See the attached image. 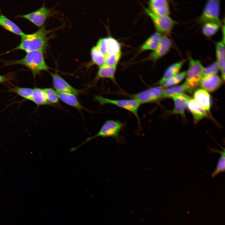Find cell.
I'll list each match as a JSON object with an SVG mask.
<instances>
[{"instance_id":"cell-1","label":"cell","mask_w":225,"mask_h":225,"mask_svg":"<svg viewBox=\"0 0 225 225\" xmlns=\"http://www.w3.org/2000/svg\"><path fill=\"white\" fill-rule=\"evenodd\" d=\"M51 31L42 27L36 32L29 34H25L21 37L19 44L12 50L0 54V56L17 50H23L27 53L33 51H44L48 45V35Z\"/></svg>"},{"instance_id":"cell-2","label":"cell","mask_w":225,"mask_h":225,"mask_svg":"<svg viewBox=\"0 0 225 225\" xmlns=\"http://www.w3.org/2000/svg\"><path fill=\"white\" fill-rule=\"evenodd\" d=\"M2 61L5 66L20 65L26 67L31 71L34 78L42 71H48L50 68L45 61L42 50L27 53L23 58L19 59Z\"/></svg>"},{"instance_id":"cell-3","label":"cell","mask_w":225,"mask_h":225,"mask_svg":"<svg viewBox=\"0 0 225 225\" xmlns=\"http://www.w3.org/2000/svg\"><path fill=\"white\" fill-rule=\"evenodd\" d=\"M124 125L119 121L108 120L106 121L98 132L93 136L88 138L84 141L77 146L72 148L70 150L73 152L92 139L99 137L111 138L115 139L118 142L122 140L120 133Z\"/></svg>"},{"instance_id":"cell-4","label":"cell","mask_w":225,"mask_h":225,"mask_svg":"<svg viewBox=\"0 0 225 225\" xmlns=\"http://www.w3.org/2000/svg\"><path fill=\"white\" fill-rule=\"evenodd\" d=\"M188 60L189 66L185 83L188 92L192 93L193 91L200 85L204 67L199 61L194 59L190 56L188 57Z\"/></svg>"},{"instance_id":"cell-5","label":"cell","mask_w":225,"mask_h":225,"mask_svg":"<svg viewBox=\"0 0 225 225\" xmlns=\"http://www.w3.org/2000/svg\"><path fill=\"white\" fill-rule=\"evenodd\" d=\"M94 98L95 100L101 105L113 104L132 112L136 116L138 126H140L138 111L141 104L136 100L134 99H112L98 95L95 96Z\"/></svg>"},{"instance_id":"cell-6","label":"cell","mask_w":225,"mask_h":225,"mask_svg":"<svg viewBox=\"0 0 225 225\" xmlns=\"http://www.w3.org/2000/svg\"><path fill=\"white\" fill-rule=\"evenodd\" d=\"M220 2L217 0H209L206 2L198 20L201 23L212 22L220 26L222 22L220 19Z\"/></svg>"},{"instance_id":"cell-7","label":"cell","mask_w":225,"mask_h":225,"mask_svg":"<svg viewBox=\"0 0 225 225\" xmlns=\"http://www.w3.org/2000/svg\"><path fill=\"white\" fill-rule=\"evenodd\" d=\"M144 11L152 20L157 32L165 35L171 32L176 23L175 20L169 16H161L154 14L146 8H145Z\"/></svg>"},{"instance_id":"cell-8","label":"cell","mask_w":225,"mask_h":225,"mask_svg":"<svg viewBox=\"0 0 225 225\" xmlns=\"http://www.w3.org/2000/svg\"><path fill=\"white\" fill-rule=\"evenodd\" d=\"M163 91V87L161 86L151 87L133 95V99L141 104L154 102L162 98Z\"/></svg>"},{"instance_id":"cell-9","label":"cell","mask_w":225,"mask_h":225,"mask_svg":"<svg viewBox=\"0 0 225 225\" xmlns=\"http://www.w3.org/2000/svg\"><path fill=\"white\" fill-rule=\"evenodd\" d=\"M50 9L44 5L28 13L18 15L17 17L27 19L37 27H42L46 20L51 15Z\"/></svg>"},{"instance_id":"cell-10","label":"cell","mask_w":225,"mask_h":225,"mask_svg":"<svg viewBox=\"0 0 225 225\" xmlns=\"http://www.w3.org/2000/svg\"><path fill=\"white\" fill-rule=\"evenodd\" d=\"M172 45L171 40L167 35H162L159 43L157 48L145 59L155 62L166 54Z\"/></svg>"},{"instance_id":"cell-11","label":"cell","mask_w":225,"mask_h":225,"mask_svg":"<svg viewBox=\"0 0 225 225\" xmlns=\"http://www.w3.org/2000/svg\"><path fill=\"white\" fill-rule=\"evenodd\" d=\"M52 78L53 87L57 92L71 93L78 95L82 90L74 88L67 82L58 72H50Z\"/></svg>"},{"instance_id":"cell-12","label":"cell","mask_w":225,"mask_h":225,"mask_svg":"<svg viewBox=\"0 0 225 225\" xmlns=\"http://www.w3.org/2000/svg\"><path fill=\"white\" fill-rule=\"evenodd\" d=\"M148 9L152 13L161 16H169V3L166 0H151L148 2Z\"/></svg>"},{"instance_id":"cell-13","label":"cell","mask_w":225,"mask_h":225,"mask_svg":"<svg viewBox=\"0 0 225 225\" xmlns=\"http://www.w3.org/2000/svg\"><path fill=\"white\" fill-rule=\"evenodd\" d=\"M222 82V80L218 76L212 74L203 77L200 85L206 91L212 92L220 87Z\"/></svg>"},{"instance_id":"cell-14","label":"cell","mask_w":225,"mask_h":225,"mask_svg":"<svg viewBox=\"0 0 225 225\" xmlns=\"http://www.w3.org/2000/svg\"><path fill=\"white\" fill-rule=\"evenodd\" d=\"M172 98L174 102V106L171 113L184 116L185 110L191 99L190 97L183 93L176 95Z\"/></svg>"},{"instance_id":"cell-15","label":"cell","mask_w":225,"mask_h":225,"mask_svg":"<svg viewBox=\"0 0 225 225\" xmlns=\"http://www.w3.org/2000/svg\"><path fill=\"white\" fill-rule=\"evenodd\" d=\"M194 99L205 111H209L211 100L210 96L207 91L202 89L197 90L194 93Z\"/></svg>"},{"instance_id":"cell-16","label":"cell","mask_w":225,"mask_h":225,"mask_svg":"<svg viewBox=\"0 0 225 225\" xmlns=\"http://www.w3.org/2000/svg\"><path fill=\"white\" fill-rule=\"evenodd\" d=\"M187 106L193 116L195 123L201 120L207 115L206 111L194 99H190Z\"/></svg>"},{"instance_id":"cell-17","label":"cell","mask_w":225,"mask_h":225,"mask_svg":"<svg viewBox=\"0 0 225 225\" xmlns=\"http://www.w3.org/2000/svg\"><path fill=\"white\" fill-rule=\"evenodd\" d=\"M0 26L6 30L21 37L25 34L17 25L1 13H0Z\"/></svg>"},{"instance_id":"cell-18","label":"cell","mask_w":225,"mask_h":225,"mask_svg":"<svg viewBox=\"0 0 225 225\" xmlns=\"http://www.w3.org/2000/svg\"><path fill=\"white\" fill-rule=\"evenodd\" d=\"M216 62L220 70L222 78L225 79V46L222 41L217 42L216 44Z\"/></svg>"},{"instance_id":"cell-19","label":"cell","mask_w":225,"mask_h":225,"mask_svg":"<svg viewBox=\"0 0 225 225\" xmlns=\"http://www.w3.org/2000/svg\"><path fill=\"white\" fill-rule=\"evenodd\" d=\"M58 97L66 104L77 109L79 110L85 109L78 100L76 96L69 93L57 92Z\"/></svg>"},{"instance_id":"cell-20","label":"cell","mask_w":225,"mask_h":225,"mask_svg":"<svg viewBox=\"0 0 225 225\" xmlns=\"http://www.w3.org/2000/svg\"><path fill=\"white\" fill-rule=\"evenodd\" d=\"M161 36V34L158 32L152 33L140 46L138 53L147 50H154L158 45Z\"/></svg>"},{"instance_id":"cell-21","label":"cell","mask_w":225,"mask_h":225,"mask_svg":"<svg viewBox=\"0 0 225 225\" xmlns=\"http://www.w3.org/2000/svg\"><path fill=\"white\" fill-rule=\"evenodd\" d=\"M186 61L185 59L182 60L170 65L165 71L158 83L162 85L164 82L178 73Z\"/></svg>"},{"instance_id":"cell-22","label":"cell","mask_w":225,"mask_h":225,"mask_svg":"<svg viewBox=\"0 0 225 225\" xmlns=\"http://www.w3.org/2000/svg\"><path fill=\"white\" fill-rule=\"evenodd\" d=\"M116 67L104 64L99 67L95 78L96 80L101 78H107L110 79L116 83L115 75Z\"/></svg>"},{"instance_id":"cell-23","label":"cell","mask_w":225,"mask_h":225,"mask_svg":"<svg viewBox=\"0 0 225 225\" xmlns=\"http://www.w3.org/2000/svg\"><path fill=\"white\" fill-rule=\"evenodd\" d=\"M38 106L51 105L48 101L43 89L33 88L32 101Z\"/></svg>"},{"instance_id":"cell-24","label":"cell","mask_w":225,"mask_h":225,"mask_svg":"<svg viewBox=\"0 0 225 225\" xmlns=\"http://www.w3.org/2000/svg\"><path fill=\"white\" fill-rule=\"evenodd\" d=\"M222 150V151H221L219 150L209 148V151L210 152L218 153L221 155L218 160L216 168L211 174L212 178H214L219 173L224 172L225 171V152L224 148L223 147Z\"/></svg>"},{"instance_id":"cell-25","label":"cell","mask_w":225,"mask_h":225,"mask_svg":"<svg viewBox=\"0 0 225 225\" xmlns=\"http://www.w3.org/2000/svg\"><path fill=\"white\" fill-rule=\"evenodd\" d=\"M105 44L106 54H112L121 52L120 44L114 38L106 37Z\"/></svg>"},{"instance_id":"cell-26","label":"cell","mask_w":225,"mask_h":225,"mask_svg":"<svg viewBox=\"0 0 225 225\" xmlns=\"http://www.w3.org/2000/svg\"><path fill=\"white\" fill-rule=\"evenodd\" d=\"M188 89L185 83L182 84L167 88L164 90L162 98H168L172 97L177 94L183 93Z\"/></svg>"},{"instance_id":"cell-27","label":"cell","mask_w":225,"mask_h":225,"mask_svg":"<svg viewBox=\"0 0 225 225\" xmlns=\"http://www.w3.org/2000/svg\"><path fill=\"white\" fill-rule=\"evenodd\" d=\"M90 54L93 64L99 67L105 64L104 55L100 51L96 46L93 47L91 48Z\"/></svg>"},{"instance_id":"cell-28","label":"cell","mask_w":225,"mask_h":225,"mask_svg":"<svg viewBox=\"0 0 225 225\" xmlns=\"http://www.w3.org/2000/svg\"><path fill=\"white\" fill-rule=\"evenodd\" d=\"M33 88L27 87L15 86L12 88L10 91L15 93L23 98L32 101Z\"/></svg>"},{"instance_id":"cell-29","label":"cell","mask_w":225,"mask_h":225,"mask_svg":"<svg viewBox=\"0 0 225 225\" xmlns=\"http://www.w3.org/2000/svg\"><path fill=\"white\" fill-rule=\"evenodd\" d=\"M220 26L218 24L212 22L203 24L202 27L203 34L207 37H211L215 35L219 30Z\"/></svg>"},{"instance_id":"cell-30","label":"cell","mask_w":225,"mask_h":225,"mask_svg":"<svg viewBox=\"0 0 225 225\" xmlns=\"http://www.w3.org/2000/svg\"><path fill=\"white\" fill-rule=\"evenodd\" d=\"M186 71L178 73L174 77L164 82L162 85L163 87L167 88L177 84L184 78L186 76Z\"/></svg>"},{"instance_id":"cell-31","label":"cell","mask_w":225,"mask_h":225,"mask_svg":"<svg viewBox=\"0 0 225 225\" xmlns=\"http://www.w3.org/2000/svg\"><path fill=\"white\" fill-rule=\"evenodd\" d=\"M104 57L105 64L117 67L121 57V52L112 54H106Z\"/></svg>"},{"instance_id":"cell-32","label":"cell","mask_w":225,"mask_h":225,"mask_svg":"<svg viewBox=\"0 0 225 225\" xmlns=\"http://www.w3.org/2000/svg\"><path fill=\"white\" fill-rule=\"evenodd\" d=\"M48 102L51 104H57L59 102V98L56 92L51 88L43 89Z\"/></svg>"},{"instance_id":"cell-33","label":"cell","mask_w":225,"mask_h":225,"mask_svg":"<svg viewBox=\"0 0 225 225\" xmlns=\"http://www.w3.org/2000/svg\"><path fill=\"white\" fill-rule=\"evenodd\" d=\"M219 70L218 66L216 62H213L206 67L204 68L202 77L212 74H216Z\"/></svg>"},{"instance_id":"cell-34","label":"cell","mask_w":225,"mask_h":225,"mask_svg":"<svg viewBox=\"0 0 225 225\" xmlns=\"http://www.w3.org/2000/svg\"><path fill=\"white\" fill-rule=\"evenodd\" d=\"M96 46L105 56L106 54L105 38H100L98 41Z\"/></svg>"},{"instance_id":"cell-35","label":"cell","mask_w":225,"mask_h":225,"mask_svg":"<svg viewBox=\"0 0 225 225\" xmlns=\"http://www.w3.org/2000/svg\"><path fill=\"white\" fill-rule=\"evenodd\" d=\"M15 72H10L5 75H0V83L8 82L14 79Z\"/></svg>"}]
</instances>
